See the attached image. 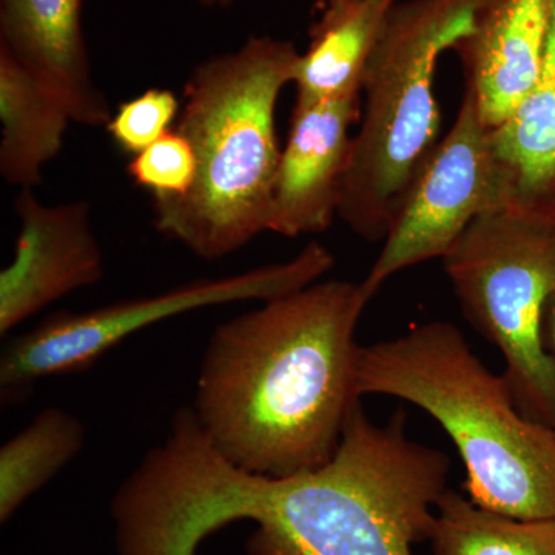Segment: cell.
Wrapping results in <instances>:
<instances>
[{"label": "cell", "instance_id": "2e32d148", "mask_svg": "<svg viewBox=\"0 0 555 555\" xmlns=\"http://www.w3.org/2000/svg\"><path fill=\"white\" fill-rule=\"evenodd\" d=\"M86 426L61 408L40 411L0 448V521L9 524L27 500L78 456Z\"/></svg>", "mask_w": 555, "mask_h": 555}, {"label": "cell", "instance_id": "ac0fdd59", "mask_svg": "<svg viewBox=\"0 0 555 555\" xmlns=\"http://www.w3.org/2000/svg\"><path fill=\"white\" fill-rule=\"evenodd\" d=\"M134 184L147 190L153 201L184 198L196 178V156L189 139L171 129L127 166Z\"/></svg>", "mask_w": 555, "mask_h": 555}, {"label": "cell", "instance_id": "7c38bea8", "mask_svg": "<svg viewBox=\"0 0 555 555\" xmlns=\"http://www.w3.org/2000/svg\"><path fill=\"white\" fill-rule=\"evenodd\" d=\"M82 11L83 0H0V49L53 90L73 122L105 127L113 112L93 78Z\"/></svg>", "mask_w": 555, "mask_h": 555}, {"label": "cell", "instance_id": "8992f818", "mask_svg": "<svg viewBox=\"0 0 555 555\" xmlns=\"http://www.w3.org/2000/svg\"><path fill=\"white\" fill-rule=\"evenodd\" d=\"M470 324L505 358V378L528 418L555 427V357L543 337L555 294V228L496 208L443 258Z\"/></svg>", "mask_w": 555, "mask_h": 555}, {"label": "cell", "instance_id": "9a60e30c", "mask_svg": "<svg viewBox=\"0 0 555 555\" xmlns=\"http://www.w3.org/2000/svg\"><path fill=\"white\" fill-rule=\"evenodd\" d=\"M397 0H353L326 7L313 25L310 46L299 53L297 98L331 101L361 94L364 73Z\"/></svg>", "mask_w": 555, "mask_h": 555}, {"label": "cell", "instance_id": "ffe728a7", "mask_svg": "<svg viewBox=\"0 0 555 555\" xmlns=\"http://www.w3.org/2000/svg\"><path fill=\"white\" fill-rule=\"evenodd\" d=\"M543 337H545L547 350L555 357V294L546 305L545 320H543Z\"/></svg>", "mask_w": 555, "mask_h": 555}, {"label": "cell", "instance_id": "3957f363", "mask_svg": "<svg viewBox=\"0 0 555 555\" xmlns=\"http://www.w3.org/2000/svg\"><path fill=\"white\" fill-rule=\"evenodd\" d=\"M298 57L287 40L251 36L196 65L175 127L195 152L196 178L184 198L153 201L160 235L215 261L269 232L281 156L276 105Z\"/></svg>", "mask_w": 555, "mask_h": 555}, {"label": "cell", "instance_id": "4fadbf2b", "mask_svg": "<svg viewBox=\"0 0 555 555\" xmlns=\"http://www.w3.org/2000/svg\"><path fill=\"white\" fill-rule=\"evenodd\" d=\"M491 149L496 208L555 228V0L539 82L516 113L491 130Z\"/></svg>", "mask_w": 555, "mask_h": 555}, {"label": "cell", "instance_id": "5b68a950", "mask_svg": "<svg viewBox=\"0 0 555 555\" xmlns=\"http://www.w3.org/2000/svg\"><path fill=\"white\" fill-rule=\"evenodd\" d=\"M489 0H404L390 10L364 73L360 126L339 192L338 218L382 241L441 127L436 72L476 28Z\"/></svg>", "mask_w": 555, "mask_h": 555}, {"label": "cell", "instance_id": "e0dca14e", "mask_svg": "<svg viewBox=\"0 0 555 555\" xmlns=\"http://www.w3.org/2000/svg\"><path fill=\"white\" fill-rule=\"evenodd\" d=\"M427 542L434 555H555V518L518 520L448 488Z\"/></svg>", "mask_w": 555, "mask_h": 555}, {"label": "cell", "instance_id": "5bb4252c", "mask_svg": "<svg viewBox=\"0 0 555 555\" xmlns=\"http://www.w3.org/2000/svg\"><path fill=\"white\" fill-rule=\"evenodd\" d=\"M73 122L49 86L0 49V175L20 190L35 189L60 155Z\"/></svg>", "mask_w": 555, "mask_h": 555}, {"label": "cell", "instance_id": "7a4b0ae2", "mask_svg": "<svg viewBox=\"0 0 555 555\" xmlns=\"http://www.w3.org/2000/svg\"><path fill=\"white\" fill-rule=\"evenodd\" d=\"M361 283L317 281L219 324L201 360L192 411L233 466L288 477L326 465L357 392Z\"/></svg>", "mask_w": 555, "mask_h": 555}, {"label": "cell", "instance_id": "8fae6325", "mask_svg": "<svg viewBox=\"0 0 555 555\" xmlns=\"http://www.w3.org/2000/svg\"><path fill=\"white\" fill-rule=\"evenodd\" d=\"M550 16L551 0H489L476 28L455 47L465 90L489 129L505 124L539 82Z\"/></svg>", "mask_w": 555, "mask_h": 555}, {"label": "cell", "instance_id": "9c48e42d", "mask_svg": "<svg viewBox=\"0 0 555 555\" xmlns=\"http://www.w3.org/2000/svg\"><path fill=\"white\" fill-rule=\"evenodd\" d=\"M20 219L13 259L0 272V334L104 276V255L91 228L89 201L42 204L31 189L14 199Z\"/></svg>", "mask_w": 555, "mask_h": 555}, {"label": "cell", "instance_id": "277c9868", "mask_svg": "<svg viewBox=\"0 0 555 555\" xmlns=\"http://www.w3.org/2000/svg\"><path fill=\"white\" fill-rule=\"evenodd\" d=\"M358 396L400 398L447 430L476 505L518 520L555 518V433L518 409L505 375L473 352L454 324H420L360 346Z\"/></svg>", "mask_w": 555, "mask_h": 555}, {"label": "cell", "instance_id": "d6986e66", "mask_svg": "<svg viewBox=\"0 0 555 555\" xmlns=\"http://www.w3.org/2000/svg\"><path fill=\"white\" fill-rule=\"evenodd\" d=\"M181 108V101L173 91L149 89L119 105L105 127L115 144L134 156L171 130Z\"/></svg>", "mask_w": 555, "mask_h": 555}, {"label": "cell", "instance_id": "ba28073f", "mask_svg": "<svg viewBox=\"0 0 555 555\" xmlns=\"http://www.w3.org/2000/svg\"><path fill=\"white\" fill-rule=\"evenodd\" d=\"M495 208L491 129L465 90L454 126L416 170L382 251L361 281L369 297L397 273L447 257L469 225Z\"/></svg>", "mask_w": 555, "mask_h": 555}, {"label": "cell", "instance_id": "6da1fadb", "mask_svg": "<svg viewBox=\"0 0 555 555\" xmlns=\"http://www.w3.org/2000/svg\"><path fill=\"white\" fill-rule=\"evenodd\" d=\"M448 476L444 452L408 437L404 411L378 426L360 401L326 465L288 477L233 466L182 414L142 463L138 516L155 555H198L235 521L257 526L247 555H414Z\"/></svg>", "mask_w": 555, "mask_h": 555}, {"label": "cell", "instance_id": "44dd1931", "mask_svg": "<svg viewBox=\"0 0 555 555\" xmlns=\"http://www.w3.org/2000/svg\"><path fill=\"white\" fill-rule=\"evenodd\" d=\"M206 7H228L235 0H199ZM353 2V0H327V7L345 5V3Z\"/></svg>", "mask_w": 555, "mask_h": 555}, {"label": "cell", "instance_id": "30bf717a", "mask_svg": "<svg viewBox=\"0 0 555 555\" xmlns=\"http://www.w3.org/2000/svg\"><path fill=\"white\" fill-rule=\"evenodd\" d=\"M360 118L361 94L297 98L278 164L269 232L298 238L331 228L352 149L350 129Z\"/></svg>", "mask_w": 555, "mask_h": 555}, {"label": "cell", "instance_id": "52a82bcc", "mask_svg": "<svg viewBox=\"0 0 555 555\" xmlns=\"http://www.w3.org/2000/svg\"><path fill=\"white\" fill-rule=\"evenodd\" d=\"M335 257L310 243L288 261L221 278H199L163 294L83 312L54 313L27 334L11 339L0 357L3 403L17 401L40 379L78 374L131 335L150 326L230 302L269 301L310 286L334 268Z\"/></svg>", "mask_w": 555, "mask_h": 555}]
</instances>
